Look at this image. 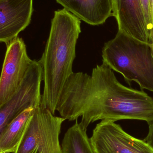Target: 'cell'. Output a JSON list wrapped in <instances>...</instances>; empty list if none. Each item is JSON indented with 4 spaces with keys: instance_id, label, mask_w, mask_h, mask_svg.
Masks as SVG:
<instances>
[{
    "instance_id": "obj_1",
    "label": "cell",
    "mask_w": 153,
    "mask_h": 153,
    "mask_svg": "<svg viewBox=\"0 0 153 153\" xmlns=\"http://www.w3.org/2000/svg\"><path fill=\"white\" fill-rule=\"evenodd\" d=\"M56 111L61 117L74 121L87 129L93 122L122 120L153 123V99L143 91L126 87L117 79L112 69L103 62L91 75L73 73L62 90Z\"/></svg>"
},
{
    "instance_id": "obj_2",
    "label": "cell",
    "mask_w": 153,
    "mask_h": 153,
    "mask_svg": "<svg viewBox=\"0 0 153 153\" xmlns=\"http://www.w3.org/2000/svg\"><path fill=\"white\" fill-rule=\"evenodd\" d=\"M81 25V20L65 9L55 11L51 20L49 36L40 60L44 82L41 106L54 115L65 84L74 73Z\"/></svg>"
},
{
    "instance_id": "obj_3",
    "label": "cell",
    "mask_w": 153,
    "mask_h": 153,
    "mask_svg": "<svg viewBox=\"0 0 153 153\" xmlns=\"http://www.w3.org/2000/svg\"><path fill=\"white\" fill-rule=\"evenodd\" d=\"M102 62L121 74L128 84L136 82L141 90L153 92V45L144 43L118 31L105 43Z\"/></svg>"
},
{
    "instance_id": "obj_4",
    "label": "cell",
    "mask_w": 153,
    "mask_h": 153,
    "mask_svg": "<svg viewBox=\"0 0 153 153\" xmlns=\"http://www.w3.org/2000/svg\"><path fill=\"white\" fill-rule=\"evenodd\" d=\"M66 120L41 106L35 108L14 153H62L59 135Z\"/></svg>"
},
{
    "instance_id": "obj_5",
    "label": "cell",
    "mask_w": 153,
    "mask_h": 153,
    "mask_svg": "<svg viewBox=\"0 0 153 153\" xmlns=\"http://www.w3.org/2000/svg\"><path fill=\"white\" fill-rule=\"evenodd\" d=\"M43 69L40 60H32L21 83L11 98L0 107V132L22 112L41 106Z\"/></svg>"
},
{
    "instance_id": "obj_6",
    "label": "cell",
    "mask_w": 153,
    "mask_h": 153,
    "mask_svg": "<svg viewBox=\"0 0 153 153\" xmlns=\"http://www.w3.org/2000/svg\"><path fill=\"white\" fill-rule=\"evenodd\" d=\"M90 140L95 153H153L144 140L134 137L110 120L97 124Z\"/></svg>"
},
{
    "instance_id": "obj_7",
    "label": "cell",
    "mask_w": 153,
    "mask_h": 153,
    "mask_svg": "<svg viewBox=\"0 0 153 153\" xmlns=\"http://www.w3.org/2000/svg\"><path fill=\"white\" fill-rule=\"evenodd\" d=\"M32 62L22 39L18 37L6 46L0 79V107L17 91Z\"/></svg>"
},
{
    "instance_id": "obj_8",
    "label": "cell",
    "mask_w": 153,
    "mask_h": 153,
    "mask_svg": "<svg viewBox=\"0 0 153 153\" xmlns=\"http://www.w3.org/2000/svg\"><path fill=\"white\" fill-rule=\"evenodd\" d=\"M112 16L118 31L144 43L153 45V36L146 23L141 0H111Z\"/></svg>"
},
{
    "instance_id": "obj_9",
    "label": "cell",
    "mask_w": 153,
    "mask_h": 153,
    "mask_svg": "<svg viewBox=\"0 0 153 153\" xmlns=\"http://www.w3.org/2000/svg\"><path fill=\"white\" fill-rule=\"evenodd\" d=\"M33 0L0 1V41L8 45L29 25Z\"/></svg>"
},
{
    "instance_id": "obj_10",
    "label": "cell",
    "mask_w": 153,
    "mask_h": 153,
    "mask_svg": "<svg viewBox=\"0 0 153 153\" xmlns=\"http://www.w3.org/2000/svg\"><path fill=\"white\" fill-rule=\"evenodd\" d=\"M81 20L92 26L103 24L112 16L111 0H56Z\"/></svg>"
},
{
    "instance_id": "obj_11",
    "label": "cell",
    "mask_w": 153,
    "mask_h": 153,
    "mask_svg": "<svg viewBox=\"0 0 153 153\" xmlns=\"http://www.w3.org/2000/svg\"><path fill=\"white\" fill-rule=\"evenodd\" d=\"M34 109L30 108L24 111L0 132V153L16 152Z\"/></svg>"
},
{
    "instance_id": "obj_12",
    "label": "cell",
    "mask_w": 153,
    "mask_h": 153,
    "mask_svg": "<svg viewBox=\"0 0 153 153\" xmlns=\"http://www.w3.org/2000/svg\"><path fill=\"white\" fill-rule=\"evenodd\" d=\"M76 120L65 134L62 141V153H95L87 134Z\"/></svg>"
},
{
    "instance_id": "obj_13",
    "label": "cell",
    "mask_w": 153,
    "mask_h": 153,
    "mask_svg": "<svg viewBox=\"0 0 153 153\" xmlns=\"http://www.w3.org/2000/svg\"><path fill=\"white\" fill-rule=\"evenodd\" d=\"M146 23L153 36L152 11L151 0H141Z\"/></svg>"
},
{
    "instance_id": "obj_14",
    "label": "cell",
    "mask_w": 153,
    "mask_h": 153,
    "mask_svg": "<svg viewBox=\"0 0 153 153\" xmlns=\"http://www.w3.org/2000/svg\"><path fill=\"white\" fill-rule=\"evenodd\" d=\"M144 140L150 145L153 150V123L149 125V132Z\"/></svg>"
},
{
    "instance_id": "obj_15",
    "label": "cell",
    "mask_w": 153,
    "mask_h": 153,
    "mask_svg": "<svg viewBox=\"0 0 153 153\" xmlns=\"http://www.w3.org/2000/svg\"><path fill=\"white\" fill-rule=\"evenodd\" d=\"M151 2H152V18L153 22V0H151Z\"/></svg>"
},
{
    "instance_id": "obj_16",
    "label": "cell",
    "mask_w": 153,
    "mask_h": 153,
    "mask_svg": "<svg viewBox=\"0 0 153 153\" xmlns=\"http://www.w3.org/2000/svg\"><path fill=\"white\" fill-rule=\"evenodd\" d=\"M31 153H39L38 152H36V151H35V152H31Z\"/></svg>"
},
{
    "instance_id": "obj_17",
    "label": "cell",
    "mask_w": 153,
    "mask_h": 153,
    "mask_svg": "<svg viewBox=\"0 0 153 153\" xmlns=\"http://www.w3.org/2000/svg\"><path fill=\"white\" fill-rule=\"evenodd\" d=\"M8 153L7 152H2V153Z\"/></svg>"
},
{
    "instance_id": "obj_18",
    "label": "cell",
    "mask_w": 153,
    "mask_h": 153,
    "mask_svg": "<svg viewBox=\"0 0 153 153\" xmlns=\"http://www.w3.org/2000/svg\"><path fill=\"white\" fill-rule=\"evenodd\" d=\"M0 1H2V0H0Z\"/></svg>"
}]
</instances>
